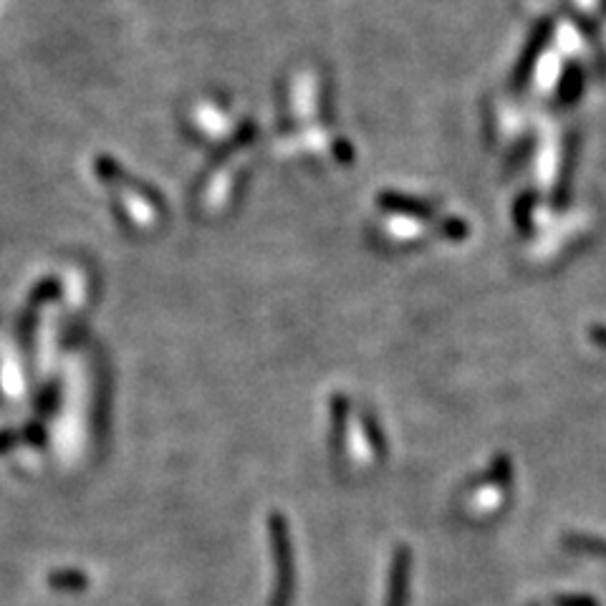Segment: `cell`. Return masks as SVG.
<instances>
[{
	"mask_svg": "<svg viewBox=\"0 0 606 606\" xmlns=\"http://www.w3.org/2000/svg\"><path fill=\"white\" fill-rule=\"evenodd\" d=\"M271 536H273V553H276L278 564V594L273 599V606H286L291 596L293 574H291V541H288V528L281 516L271 518Z\"/></svg>",
	"mask_w": 606,
	"mask_h": 606,
	"instance_id": "6da1fadb",
	"label": "cell"
},
{
	"mask_svg": "<svg viewBox=\"0 0 606 606\" xmlns=\"http://www.w3.org/2000/svg\"><path fill=\"white\" fill-rule=\"evenodd\" d=\"M407 566H410V553L407 548L397 553V561H394V574H392V599L389 606L402 604V591L407 594Z\"/></svg>",
	"mask_w": 606,
	"mask_h": 606,
	"instance_id": "7a4b0ae2",
	"label": "cell"
}]
</instances>
